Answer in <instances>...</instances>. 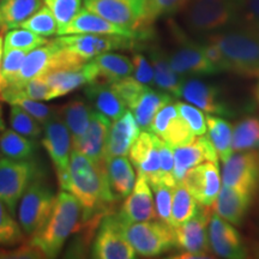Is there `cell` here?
<instances>
[{
  "mask_svg": "<svg viewBox=\"0 0 259 259\" xmlns=\"http://www.w3.org/2000/svg\"><path fill=\"white\" fill-rule=\"evenodd\" d=\"M67 191L82 204L83 220L112 212V205L116 202L108 184L106 161L96 162L76 150L71 151Z\"/></svg>",
  "mask_w": 259,
  "mask_h": 259,
  "instance_id": "1",
  "label": "cell"
},
{
  "mask_svg": "<svg viewBox=\"0 0 259 259\" xmlns=\"http://www.w3.org/2000/svg\"><path fill=\"white\" fill-rule=\"evenodd\" d=\"M83 216L79 200L69 191H61L47 222L29 241L40 248L46 258H56L67 239L78 231Z\"/></svg>",
  "mask_w": 259,
  "mask_h": 259,
  "instance_id": "2",
  "label": "cell"
},
{
  "mask_svg": "<svg viewBox=\"0 0 259 259\" xmlns=\"http://www.w3.org/2000/svg\"><path fill=\"white\" fill-rule=\"evenodd\" d=\"M208 41L220 48L228 72L259 77V32L252 28L226 30L210 35Z\"/></svg>",
  "mask_w": 259,
  "mask_h": 259,
  "instance_id": "3",
  "label": "cell"
},
{
  "mask_svg": "<svg viewBox=\"0 0 259 259\" xmlns=\"http://www.w3.org/2000/svg\"><path fill=\"white\" fill-rule=\"evenodd\" d=\"M183 11L186 27L196 34L216 31L239 17L235 0H189Z\"/></svg>",
  "mask_w": 259,
  "mask_h": 259,
  "instance_id": "4",
  "label": "cell"
},
{
  "mask_svg": "<svg viewBox=\"0 0 259 259\" xmlns=\"http://www.w3.org/2000/svg\"><path fill=\"white\" fill-rule=\"evenodd\" d=\"M57 200L54 190L42 178L29 185L18 203V223L25 236L31 238L40 231L50 218Z\"/></svg>",
  "mask_w": 259,
  "mask_h": 259,
  "instance_id": "5",
  "label": "cell"
},
{
  "mask_svg": "<svg viewBox=\"0 0 259 259\" xmlns=\"http://www.w3.org/2000/svg\"><path fill=\"white\" fill-rule=\"evenodd\" d=\"M84 8L143 38L149 36L147 0H84Z\"/></svg>",
  "mask_w": 259,
  "mask_h": 259,
  "instance_id": "6",
  "label": "cell"
},
{
  "mask_svg": "<svg viewBox=\"0 0 259 259\" xmlns=\"http://www.w3.org/2000/svg\"><path fill=\"white\" fill-rule=\"evenodd\" d=\"M121 227L136 253L142 257H156L176 246L174 228L160 220L121 223Z\"/></svg>",
  "mask_w": 259,
  "mask_h": 259,
  "instance_id": "7",
  "label": "cell"
},
{
  "mask_svg": "<svg viewBox=\"0 0 259 259\" xmlns=\"http://www.w3.org/2000/svg\"><path fill=\"white\" fill-rule=\"evenodd\" d=\"M40 168L34 160L0 158V200L12 215L29 185L40 178Z\"/></svg>",
  "mask_w": 259,
  "mask_h": 259,
  "instance_id": "8",
  "label": "cell"
},
{
  "mask_svg": "<svg viewBox=\"0 0 259 259\" xmlns=\"http://www.w3.org/2000/svg\"><path fill=\"white\" fill-rule=\"evenodd\" d=\"M42 145L57 171L60 189L67 191L69 185V164L72 151V137L59 113L44 125Z\"/></svg>",
  "mask_w": 259,
  "mask_h": 259,
  "instance_id": "9",
  "label": "cell"
},
{
  "mask_svg": "<svg viewBox=\"0 0 259 259\" xmlns=\"http://www.w3.org/2000/svg\"><path fill=\"white\" fill-rule=\"evenodd\" d=\"M64 50L78 58L83 63L92 60L100 54L116 50H128L136 46L135 38L119 35L73 34L61 35L54 38Z\"/></svg>",
  "mask_w": 259,
  "mask_h": 259,
  "instance_id": "10",
  "label": "cell"
},
{
  "mask_svg": "<svg viewBox=\"0 0 259 259\" xmlns=\"http://www.w3.org/2000/svg\"><path fill=\"white\" fill-rule=\"evenodd\" d=\"M177 41V46L168 54L171 69L183 74H196V76H208L218 73L219 71L206 59L202 45L191 41L189 37L174 25L171 29Z\"/></svg>",
  "mask_w": 259,
  "mask_h": 259,
  "instance_id": "11",
  "label": "cell"
},
{
  "mask_svg": "<svg viewBox=\"0 0 259 259\" xmlns=\"http://www.w3.org/2000/svg\"><path fill=\"white\" fill-rule=\"evenodd\" d=\"M93 257L96 259H132L136 251L122 232L118 215L107 213L97 228L93 242Z\"/></svg>",
  "mask_w": 259,
  "mask_h": 259,
  "instance_id": "12",
  "label": "cell"
},
{
  "mask_svg": "<svg viewBox=\"0 0 259 259\" xmlns=\"http://www.w3.org/2000/svg\"><path fill=\"white\" fill-rule=\"evenodd\" d=\"M223 185L254 194L259 186V151L245 150L223 162Z\"/></svg>",
  "mask_w": 259,
  "mask_h": 259,
  "instance_id": "13",
  "label": "cell"
},
{
  "mask_svg": "<svg viewBox=\"0 0 259 259\" xmlns=\"http://www.w3.org/2000/svg\"><path fill=\"white\" fill-rule=\"evenodd\" d=\"M211 210L209 206L200 204L198 211L183 225L174 228V242L177 247L184 252H191L196 254L210 255L208 229Z\"/></svg>",
  "mask_w": 259,
  "mask_h": 259,
  "instance_id": "14",
  "label": "cell"
},
{
  "mask_svg": "<svg viewBox=\"0 0 259 259\" xmlns=\"http://www.w3.org/2000/svg\"><path fill=\"white\" fill-rule=\"evenodd\" d=\"M149 131L166 142L170 148L183 147L194 141V134L186 121L181 118L178 112L177 103L173 102L164 105L157 112Z\"/></svg>",
  "mask_w": 259,
  "mask_h": 259,
  "instance_id": "15",
  "label": "cell"
},
{
  "mask_svg": "<svg viewBox=\"0 0 259 259\" xmlns=\"http://www.w3.org/2000/svg\"><path fill=\"white\" fill-rule=\"evenodd\" d=\"M181 183L199 204L211 206L221 189L219 164L211 161L203 162L191 168Z\"/></svg>",
  "mask_w": 259,
  "mask_h": 259,
  "instance_id": "16",
  "label": "cell"
},
{
  "mask_svg": "<svg viewBox=\"0 0 259 259\" xmlns=\"http://www.w3.org/2000/svg\"><path fill=\"white\" fill-rule=\"evenodd\" d=\"M208 226L210 248L218 257L227 259L247 257V251L242 244L241 236L232 223L226 221L216 212H211Z\"/></svg>",
  "mask_w": 259,
  "mask_h": 259,
  "instance_id": "17",
  "label": "cell"
},
{
  "mask_svg": "<svg viewBox=\"0 0 259 259\" xmlns=\"http://www.w3.org/2000/svg\"><path fill=\"white\" fill-rule=\"evenodd\" d=\"M158 137L153 132L143 131L130 149V161L137 168V173L143 174L150 186L162 183Z\"/></svg>",
  "mask_w": 259,
  "mask_h": 259,
  "instance_id": "18",
  "label": "cell"
},
{
  "mask_svg": "<svg viewBox=\"0 0 259 259\" xmlns=\"http://www.w3.org/2000/svg\"><path fill=\"white\" fill-rule=\"evenodd\" d=\"M157 218L151 186L143 174L138 173L136 184L122 203L118 219L121 223L151 221Z\"/></svg>",
  "mask_w": 259,
  "mask_h": 259,
  "instance_id": "19",
  "label": "cell"
},
{
  "mask_svg": "<svg viewBox=\"0 0 259 259\" xmlns=\"http://www.w3.org/2000/svg\"><path fill=\"white\" fill-rule=\"evenodd\" d=\"M58 34L73 35V34H100V35H119L131 38H143L138 32L119 27L112 22L107 21L101 16L94 14L88 9H82L67 24L59 28ZM144 40V38H143Z\"/></svg>",
  "mask_w": 259,
  "mask_h": 259,
  "instance_id": "20",
  "label": "cell"
},
{
  "mask_svg": "<svg viewBox=\"0 0 259 259\" xmlns=\"http://www.w3.org/2000/svg\"><path fill=\"white\" fill-rule=\"evenodd\" d=\"M174 155V178L177 183H181L185 174L191 168L198 166L205 161L219 164V154L213 148L209 137L199 136L192 143L183 147L173 148Z\"/></svg>",
  "mask_w": 259,
  "mask_h": 259,
  "instance_id": "21",
  "label": "cell"
},
{
  "mask_svg": "<svg viewBox=\"0 0 259 259\" xmlns=\"http://www.w3.org/2000/svg\"><path fill=\"white\" fill-rule=\"evenodd\" d=\"M42 77L51 88L53 99L67 95L87 84L96 82L97 79L95 66L90 60L79 67L50 71Z\"/></svg>",
  "mask_w": 259,
  "mask_h": 259,
  "instance_id": "22",
  "label": "cell"
},
{
  "mask_svg": "<svg viewBox=\"0 0 259 259\" xmlns=\"http://www.w3.org/2000/svg\"><path fill=\"white\" fill-rule=\"evenodd\" d=\"M185 101L198 107L199 109L211 114L231 115L227 103L221 99L220 88L197 78H190L184 82L181 95Z\"/></svg>",
  "mask_w": 259,
  "mask_h": 259,
  "instance_id": "23",
  "label": "cell"
},
{
  "mask_svg": "<svg viewBox=\"0 0 259 259\" xmlns=\"http://www.w3.org/2000/svg\"><path fill=\"white\" fill-rule=\"evenodd\" d=\"M111 125V119L99 112H93L88 128L82 137L72 144V150L78 151L96 162L106 161L105 148Z\"/></svg>",
  "mask_w": 259,
  "mask_h": 259,
  "instance_id": "24",
  "label": "cell"
},
{
  "mask_svg": "<svg viewBox=\"0 0 259 259\" xmlns=\"http://www.w3.org/2000/svg\"><path fill=\"white\" fill-rule=\"evenodd\" d=\"M141 134L132 112H125L114 120L109 128L105 148V160L114 156H126Z\"/></svg>",
  "mask_w": 259,
  "mask_h": 259,
  "instance_id": "25",
  "label": "cell"
},
{
  "mask_svg": "<svg viewBox=\"0 0 259 259\" xmlns=\"http://www.w3.org/2000/svg\"><path fill=\"white\" fill-rule=\"evenodd\" d=\"M252 197L253 194L223 185L211 206L213 211L226 221L240 225L250 208Z\"/></svg>",
  "mask_w": 259,
  "mask_h": 259,
  "instance_id": "26",
  "label": "cell"
},
{
  "mask_svg": "<svg viewBox=\"0 0 259 259\" xmlns=\"http://www.w3.org/2000/svg\"><path fill=\"white\" fill-rule=\"evenodd\" d=\"M83 92L90 106L111 120H116L126 112L125 102L115 93L111 84L94 82L87 84Z\"/></svg>",
  "mask_w": 259,
  "mask_h": 259,
  "instance_id": "27",
  "label": "cell"
},
{
  "mask_svg": "<svg viewBox=\"0 0 259 259\" xmlns=\"http://www.w3.org/2000/svg\"><path fill=\"white\" fill-rule=\"evenodd\" d=\"M148 53L149 60L153 64L155 85L162 92L180 97L184 79H181L180 74L171 69L168 54L164 53L163 50H161L156 45H153L149 48Z\"/></svg>",
  "mask_w": 259,
  "mask_h": 259,
  "instance_id": "28",
  "label": "cell"
},
{
  "mask_svg": "<svg viewBox=\"0 0 259 259\" xmlns=\"http://www.w3.org/2000/svg\"><path fill=\"white\" fill-rule=\"evenodd\" d=\"M108 184L116 200L126 198L136 184V174L131 161L126 156H114L106 160Z\"/></svg>",
  "mask_w": 259,
  "mask_h": 259,
  "instance_id": "29",
  "label": "cell"
},
{
  "mask_svg": "<svg viewBox=\"0 0 259 259\" xmlns=\"http://www.w3.org/2000/svg\"><path fill=\"white\" fill-rule=\"evenodd\" d=\"M171 101H173V97L170 94L147 87L144 92L142 93V95L136 100L134 105L130 107V109H131L141 130L149 131L157 112L164 105Z\"/></svg>",
  "mask_w": 259,
  "mask_h": 259,
  "instance_id": "30",
  "label": "cell"
},
{
  "mask_svg": "<svg viewBox=\"0 0 259 259\" xmlns=\"http://www.w3.org/2000/svg\"><path fill=\"white\" fill-rule=\"evenodd\" d=\"M95 66L97 79L96 82L112 84L115 80L132 76L134 65L128 57L118 53L100 54L90 60Z\"/></svg>",
  "mask_w": 259,
  "mask_h": 259,
  "instance_id": "31",
  "label": "cell"
},
{
  "mask_svg": "<svg viewBox=\"0 0 259 259\" xmlns=\"http://www.w3.org/2000/svg\"><path fill=\"white\" fill-rule=\"evenodd\" d=\"M93 107L80 99H73L58 109L67 128H69L72 144L82 137L92 120Z\"/></svg>",
  "mask_w": 259,
  "mask_h": 259,
  "instance_id": "32",
  "label": "cell"
},
{
  "mask_svg": "<svg viewBox=\"0 0 259 259\" xmlns=\"http://www.w3.org/2000/svg\"><path fill=\"white\" fill-rule=\"evenodd\" d=\"M42 0H0V17L5 30L21 27L41 8Z\"/></svg>",
  "mask_w": 259,
  "mask_h": 259,
  "instance_id": "33",
  "label": "cell"
},
{
  "mask_svg": "<svg viewBox=\"0 0 259 259\" xmlns=\"http://www.w3.org/2000/svg\"><path fill=\"white\" fill-rule=\"evenodd\" d=\"M35 139L19 135L14 130H5L0 136V154L12 160H32L36 154Z\"/></svg>",
  "mask_w": 259,
  "mask_h": 259,
  "instance_id": "34",
  "label": "cell"
},
{
  "mask_svg": "<svg viewBox=\"0 0 259 259\" xmlns=\"http://www.w3.org/2000/svg\"><path fill=\"white\" fill-rule=\"evenodd\" d=\"M205 118L210 142L218 151L219 157L221 158L222 162H225L234 153L232 147L233 127L221 116L206 115Z\"/></svg>",
  "mask_w": 259,
  "mask_h": 259,
  "instance_id": "35",
  "label": "cell"
},
{
  "mask_svg": "<svg viewBox=\"0 0 259 259\" xmlns=\"http://www.w3.org/2000/svg\"><path fill=\"white\" fill-rule=\"evenodd\" d=\"M200 204L193 198L183 183H177L173 187L171 196L170 225L173 228L179 227L194 216L198 211Z\"/></svg>",
  "mask_w": 259,
  "mask_h": 259,
  "instance_id": "36",
  "label": "cell"
},
{
  "mask_svg": "<svg viewBox=\"0 0 259 259\" xmlns=\"http://www.w3.org/2000/svg\"><path fill=\"white\" fill-rule=\"evenodd\" d=\"M233 151L259 149V118L247 116L238 121L233 127Z\"/></svg>",
  "mask_w": 259,
  "mask_h": 259,
  "instance_id": "37",
  "label": "cell"
},
{
  "mask_svg": "<svg viewBox=\"0 0 259 259\" xmlns=\"http://www.w3.org/2000/svg\"><path fill=\"white\" fill-rule=\"evenodd\" d=\"M25 234L6 204L0 200V245L17 246L24 242Z\"/></svg>",
  "mask_w": 259,
  "mask_h": 259,
  "instance_id": "38",
  "label": "cell"
},
{
  "mask_svg": "<svg viewBox=\"0 0 259 259\" xmlns=\"http://www.w3.org/2000/svg\"><path fill=\"white\" fill-rule=\"evenodd\" d=\"M10 125L17 134L32 139L41 137L44 132L42 124L25 112L23 108L16 105H11V108H10Z\"/></svg>",
  "mask_w": 259,
  "mask_h": 259,
  "instance_id": "39",
  "label": "cell"
},
{
  "mask_svg": "<svg viewBox=\"0 0 259 259\" xmlns=\"http://www.w3.org/2000/svg\"><path fill=\"white\" fill-rule=\"evenodd\" d=\"M21 28L28 29L44 37L53 36L59 30L56 17L47 6L38 9L34 15L21 24Z\"/></svg>",
  "mask_w": 259,
  "mask_h": 259,
  "instance_id": "40",
  "label": "cell"
},
{
  "mask_svg": "<svg viewBox=\"0 0 259 259\" xmlns=\"http://www.w3.org/2000/svg\"><path fill=\"white\" fill-rule=\"evenodd\" d=\"M48 42L47 38L40 35L35 34L28 29H10L6 31L4 37V50L8 48H16V50H23L30 52L35 48L46 45Z\"/></svg>",
  "mask_w": 259,
  "mask_h": 259,
  "instance_id": "41",
  "label": "cell"
},
{
  "mask_svg": "<svg viewBox=\"0 0 259 259\" xmlns=\"http://www.w3.org/2000/svg\"><path fill=\"white\" fill-rule=\"evenodd\" d=\"M4 101L10 103V105H16L23 108L25 112L29 113L31 116H34L42 125L46 124L48 120H51L58 113V109L54 108V107L47 106L40 101H36V100L28 99V97L24 96H10L8 99H5Z\"/></svg>",
  "mask_w": 259,
  "mask_h": 259,
  "instance_id": "42",
  "label": "cell"
},
{
  "mask_svg": "<svg viewBox=\"0 0 259 259\" xmlns=\"http://www.w3.org/2000/svg\"><path fill=\"white\" fill-rule=\"evenodd\" d=\"M27 53V51L16 50V48L4 50L2 60V77L4 80V88L16 83Z\"/></svg>",
  "mask_w": 259,
  "mask_h": 259,
  "instance_id": "43",
  "label": "cell"
},
{
  "mask_svg": "<svg viewBox=\"0 0 259 259\" xmlns=\"http://www.w3.org/2000/svg\"><path fill=\"white\" fill-rule=\"evenodd\" d=\"M177 108L181 118L190 126L191 131L193 132L194 136H203L206 134V131H208L206 118L198 107L191 105V103L178 102Z\"/></svg>",
  "mask_w": 259,
  "mask_h": 259,
  "instance_id": "44",
  "label": "cell"
},
{
  "mask_svg": "<svg viewBox=\"0 0 259 259\" xmlns=\"http://www.w3.org/2000/svg\"><path fill=\"white\" fill-rule=\"evenodd\" d=\"M56 17L59 28L67 24L80 10L82 0H44Z\"/></svg>",
  "mask_w": 259,
  "mask_h": 259,
  "instance_id": "45",
  "label": "cell"
},
{
  "mask_svg": "<svg viewBox=\"0 0 259 259\" xmlns=\"http://www.w3.org/2000/svg\"><path fill=\"white\" fill-rule=\"evenodd\" d=\"M189 0H147L149 23L153 24L158 17L183 11Z\"/></svg>",
  "mask_w": 259,
  "mask_h": 259,
  "instance_id": "46",
  "label": "cell"
},
{
  "mask_svg": "<svg viewBox=\"0 0 259 259\" xmlns=\"http://www.w3.org/2000/svg\"><path fill=\"white\" fill-rule=\"evenodd\" d=\"M112 88L115 90V93L120 96V99L125 102V105L131 107L136 102V100L142 95V93L144 92L147 85L138 82L137 79H135L132 76L125 77V78L118 79L115 82H113Z\"/></svg>",
  "mask_w": 259,
  "mask_h": 259,
  "instance_id": "47",
  "label": "cell"
},
{
  "mask_svg": "<svg viewBox=\"0 0 259 259\" xmlns=\"http://www.w3.org/2000/svg\"><path fill=\"white\" fill-rule=\"evenodd\" d=\"M155 193V208H156L157 219L160 221L170 225L171 212V196H173V187L166 184L160 183L151 186Z\"/></svg>",
  "mask_w": 259,
  "mask_h": 259,
  "instance_id": "48",
  "label": "cell"
},
{
  "mask_svg": "<svg viewBox=\"0 0 259 259\" xmlns=\"http://www.w3.org/2000/svg\"><path fill=\"white\" fill-rule=\"evenodd\" d=\"M158 151H160V162H161V177L162 183L168 186L174 187L177 181L174 178V155L173 148H170L166 142H163L158 137L157 141Z\"/></svg>",
  "mask_w": 259,
  "mask_h": 259,
  "instance_id": "49",
  "label": "cell"
},
{
  "mask_svg": "<svg viewBox=\"0 0 259 259\" xmlns=\"http://www.w3.org/2000/svg\"><path fill=\"white\" fill-rule=\"evenodd\" d=\"M132 65H134L132 77L135 79L145 85L154 83V69L147 57L142 53H135L132 57Z\"/></svg>",
  "mask_w": 259,
  "mask_h": 259,
  "instance_id": "50",
  "label": "cell"
},
{
  "mask_svg": "<svg viewBox=\"0 0 259 259\" xmlns=\"http://www.w3.org/2000/svg\"><path fill=\"white\" fill-rule=\"evenodd\" d=\"M239 15L245 18L250 28L259 31V0H235Z\"/></svg>",
  "mask_w": 259,
  "mask_h": 259,
  "instance_id": "51",
  "label": "cell"
},
{
  "mask_svg": "<svg viewBox=\"0 0 259 259\" xmlns=\"http://www.w3.org/2000/svg\"><path fill=\"white\" fill-rule=\"evenodd\" d=\"M202 46H203V52L204 54H205L206 59H208L210 63L216 67V69H218L219 72L228 71L225 57H223L222 52L220 51V48L216 46V45H213L212 42L208 41L206 44L202 45Z\"/></svg>",
  "mask_w": 259,
  "mask_h": 259,
  "instance_id": "52",
  "label": "cell"
},
{
  "mask_svg": "<svg viewBox=\"0 0 259 259\" xmlns=\"http://www.w3.org/2000/svg\"><path fill=\"white\" fill-rule=\"evenodd\" d=\"M3 53H4V37L0 34V92L4 89V80L2 77V60H3Z\"/></svg>",
  "mask_w": 259,
  "mask_h": 259,
  "instance_id": "53",
  "label": "cell"
},
{
  "mask_svg": "<svg viewBox=\"0 0 259 259\" xmlns=\"http://www.w3.org/2000/svg\"><path fill=\"white\" fill-rule=\"evenodd\" d=\"M5 130H6V124L4 120V116H3V107L0 106V136L3 135V132H4Z\"/></svg>",
  "mask_w": 259,
  "mask_h": 259,
  "instance_id": "54",
  "label": "cell"
},
{
  "mask_svg": "<svg viewBox=\"0 0 259 259\" xmlns=\"http://www.w3.org/2000/svg\"><path fill=\"white\" fill-rule=\"evenodd\" d=\"M254 95H255V100H257V102L259 105V83L257 84V87H255V89H254Z\"/></svg>",
  "mask_w": 259,
  "mask_h": 259,
  "instance_id": "55",
  "label": "cell"
},
{
  "mask_svg": "<svg viewBox=\"0 0 259 259\" xmlns=\"http://www.w3.org/2000/svg\"><path fill=\"white\" fill-rule=\"evenodd\" d=\"M0 31H5V28H4V24H3L2 17H0Z\"/></svg>",
  "mask_w": 259,
  "mask_h": 259,
  "instance_id": "56",
  "label": "cell"
},
{
  "mask_svg": "<svg viewBox=\"0 0 259 259\" xmlns=\"http://www.w3.org/2000/svg\"><path fill=\"white\" fill-rule=\"evenodd\" d=\"M0 100H2V92H0Z\"/></svg>",
  "mask_w": 259,
  "mask_h": 259,
  "instance_id": "57",
  "label": "cell"
},
{
  "mask_svg": "<svg viewBox=\"0 0 259 259\" xmlns=\"http://www.w3.org/2000/svg\"><path fill=\"white\" fill-rule=\"evenodd\" d=\"M258 32H259V31H258Z\"/></svg>",
  "mask_w": 259,
  "mask_h": 259,
  "instance_id": "58",
  "label": "cell"
}]
</instances>
